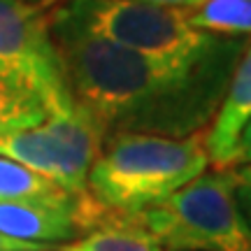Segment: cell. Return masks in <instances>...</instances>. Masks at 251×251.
<instances>
[{
  "mask_svg": "<svg viewBox=\"0 0 251 251\" xmlns=\"http://www.w3.org/2000/svg\"><path fill=\"white\" fill-rule=\"evenodd\" d=\"M24 2H30V5H37V7L47 9V5H49V2H54V0H24Z\"/></svg>",
  "mask_w": 251,
  "mask_h": 251,
  "instance_id": "cell-16",
  "label": "cell"
},
{
  "mask_svg": "<svg viewBox=\"0 0 251 251\" xmlns=\"http://www.w3.org/2000/svg\"><path fill=\"white\" fill-rule=\"evenodd\" d=\"M228 170L233 177L237 205H240L244 219L251 228V165H237V168H228Z\"/></svg>",
  "mask_w": 251,
  "mask_h": 251,
  "instance_id": "cell-12",
  "label": "cell"
},
{
  "mask_svg": "<svg viewBox=\"0 0 251 251\" xmlns=\"http://www.w3.org/2000/svg\"><path fill=\"white\" fill-rule=\"evenodd\" d=\"M61 193H68V191L58 188L35 172L26 170L24 165L0 156V202L24 200V198H49L61 196Z\"/></svg>",
  "mask_w": 251,
  "mask_h": 251,
  "instance_id": "cell-11",
  "label": "cell"
},
{
  "mask_svg": "<svg viewBox=\"0 0 251 251\" xmlns=\"http://www.w3.org/2000/svg\"><path fill=\"white\" fill-rule=\"evenodd\" d=\"M0 251H54L49 247H40V244H28V242H19L12 240L7 235L0 233Z\"/></svg>",
  "mask_w": 251,
  "mask_h": 251,
  "instance_id": "cell-14",
  "label": "cell"
},
{
  "mask_svg": "<svg viewBox=\"0 0 251 251\" xmlns=\"http://www.w3.org/2000/svg\"><path fill=\"white\" fill-rule=\"evenodd\" d=\"M72 98L105 135L191 137L207 133L251 37H235L198 61H168L126 51L49 19Z\"/></svg>",
  "mask_w": 251,
  "mask_h": 251,
  "instance_id": "cell-1",
  "label": "cell"
},
{
  "mask_svg": "<svg viewBox=\"0 0 251 251\" xmlns=\"http://www.w3.org/2000/svg\"><path fill=\"white\" fill-rule=\"evenodd\" d=\"M102 126L75 100L35 128L0 140V156L24 165L72 196H86V181L105 142Z\"/></svg>",
  "mask_w": 251,
  "mask_h": 251,
  "instance_id": "cell-5",
  "label": "cell"
},
{
  "mask_svg": "<svg viewBox=\"0 0 251 251\" xmlns=\"http://www.w3.org/2000/svg\"><path fill=\"white\" fill-rule=\"evenodd\" d=\"M251 121V42L242 51L240 61L235 65L228 89H226L224 102L216 112L212 126L207 128L205 142L209 163L214 170H226L235 142L244 126Z\"/></svg>",
  "mask_w": 251,
  "mask_h": 251,
  "instance_id": "cell-7",
  "label": "cell"
},
{
  "mask_svg": "<svg viewBox=\"0 0 251 251\" xmlns=\"http://www.w3.org/2000/svg\"><path fill=\"white\" fill-rule=\"evenodd\" d=\"M49 117L45 100L30 89L0 79V140L40 126Z\"/></svg>",
  "mask_w": 251,
  "mask_h": 251,
  "instance_id": "cell-10",
  "label": "cell"
},
{
  "mask_svg": "<svg viewBox=\"0 0 251 251\" xmlns=\"http://www.w3.org/2000/svg\"><path fill=\"white\" fill-rule=\"evenodd\" d=\"M193 28L224 37H251V0H205L184 9Z\"/></svg>",
  "mask_w": 251,
  "mask_h": 251,
  "instance_id": "cell-9",
  "label": "cell"
},
{
  "mask_svg": "<svg viewBox=\"0 0 251 251\" xmlns=\"http://www.w3.org/2000/svg\"><path fill=\"white\" fill-rule=\"evenodd\" d=\"M0 79L37 93L49 114L75 102L45 7L0 0Z\"/></svg>",
  "mask_w": 251,
  "mask_h": 251,
  "instance_id": "cell-6",
  "label": "cell"
},
{
  "mask_svg": "<svg viewBox=\"0 0 251 251\" xmlns=\"http://www.w3.org/2000/svg\"><path fill=\"white\" fill-rule=\"evenodd\" d=\"M49 19L126 51L168 61L207 58L235 40L193 28L184 9L130 0H63Z\"/></svg>",
  "mask_w": 251,
  "mask_h": 251,
  "instance_id": "cell-3",
  "label": "cell"
},
{
  "mask_svg": "<svg viewBox=\"0 0 251 251\" xmlns=\"http://www.w3.org/2000/svg\"><path fill=\"white\" fill-rule=\"evenodd\" d=\"M56 251H163L137 214L102 212L98 221Z\"/></svg>",
  "mask_w": 251,
  "mask_h": 251,
  "instance_id": "cell-8",
  "label": "cell"
},
{
  "mask_svg": "<svg viewBox=\"0 0 251 251\" xmlns=\"http://www.w3.org/2000/svg\"><path fill=\"white\" fill-rule=\"evenodd\" d=\"M237 165H251V121L244 126V130L240 133L233 153H230V161H228V168H237Z\"/></svg>",
  "mask_w": 251,
  "mask_h": 251,
  "instance_id": "cell-13",
  "label": "cell"
},
{
  "mask_svg": "<svg viewBox=\"0 0 251 251\" xmlns=\"http://www.w3.org/2000/svg\"><path fill=\"white\" fill-rule=\"evenodd\" d=\"M137 216L163 251H251V228L237 205L230 170H207Z\"/></svg>",
  "mask_w": 251,
  "mask_h": 251,
  "instance_id": "cell-4",
  "label": "cell"
},
{
  "mask_svg": "<svg viewBox=\"0 0 251 251\" xmlns=\"http://www.w3.org/2000/svg\"><path fill=\"white\" fill-rule=\"evenodd\" d=\"M205 135L181 140L140 133L107 135L89 172L86 196L102 212L117 214L156 207L209 170Z\"/></svg>",
  "mask_w": 251,
  "mask_h": 251,
  "instance_id": "cell-2",
  "label": "cell"
},
{
  "mask_svg": "<svg viewBox=\"0 0 251 251\" xmlns=\"http://www.w3.org/2000/svg\"><path fill=\"white\" fill-rule=\"evenodd\" d=\"M130 2L156 5V7H172V9H193L198 5H202L205 0H130Z\"/></svg>",
  "mask_w": 251,
  "mask_h": 251,
  "instance_id": "cell-15",
  "label": "cell"
}]
</instances>
